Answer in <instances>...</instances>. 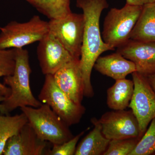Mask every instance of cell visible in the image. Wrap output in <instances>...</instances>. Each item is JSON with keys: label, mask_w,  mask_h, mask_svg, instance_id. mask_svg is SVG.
Returning <instances> with one entry per match:
<instances>
[{"label": "cell", "mask_w": 155, "mask_h": 155, "mask_svg": "<svg viewBox=\"0 0 155 155\" xmlns=\"http://www.w3.org/2000/svg\"><path fill=\"white\" fill-rule=\"evenodd\" d=\"M76 6L83 11L84 28L79 65L84 83V96L94 95L91 83V72L97 59L102 53L114 48L103 40L100 28L101 15L109 7L107 0H77Z\"/></svg>", "instance_id": "6da1fadb"}, {"label": "cell", "mask_w": 155, "mask_h": 155, "mask_svg": "<svg viewBox=\"0 0 155 155\" xmlns=\"http://www.w3.org/2000/svg\"><path fill=\"white\" fill-rule=\"evenodd\" d=\"M16 65L12 75L4 77V84L11 90L10 94L0 105V114L9 115L18 108L29 106L37 108L42 103L33 95L30 86L31 70L28 51L15 48Z\"/></svg>", "instance_id": "7a4b0ae2"}, {"label": "cell", "mask_w": 155, "mask_h": 155, "mask_svg": "<svg viewBox=\"0 0 155 155\" xmlns=\"http://www.w3.org/2000/svg\"><path fill=\"white\" fill-rule=\"evenodd\" d=\"M39 138L52 145L61 144L73 137L69 126L47 104L37 108H20Z\"/></svg>", "instance_id": "3957f363"}, {"label": "cell", "mask_w": 155, "mask_h": 155, "mask_svg": "<svg viewBox=\"0 0 155 155\" xmlns=\"http://www.w3.org/2000/svg\"><path fill=\"white\" fill-rule=\"evenodd\" d=\"M142 8L126 4L120 9L111 8L103 24L102 37L104 42L114 49L127 42Z\"/></svg>", "instance_id": "277c9868"}, {"label": "cell", "mask_w": 155, "mask_h": 155, "mask_svg": "<svg viewBox=\"0 0 155 155\" xmlns=\"http://www.w3.org/2000/svg\"><path fill=\"white\" fill-rule=\"evenodd\" d=\"M0 30V49L21 48L39 41L49 32L48 22L37 15L23 23L11 21Z\"/></svg>", "instance_id": "5b68a950"}, {"label": "cell", "mask_w": 155, "mask_h": 155, "mask_svg": "<svg viewBox=\"0 0 155 155\" xmlns=\"http://www.w3.org/2000/svg\"><path fill=\"white\" fill-rule=\"evenodd\" d=\"M38 98L42 104L48 105L69 127L79 123L86 111L81 104L74 102L58 87L53 75H45Z\"/></svg>", "instance_id": "8992f818"}, {"label": "cell", "mask_w": 155, "mask_h": 155, "mask_svg": "<svg viewBox=\"0 0 155 155\" xmlns=\"http://www.w3.org/2000/svg\"><path fill=\"white\" fill-rule=\"evenodd\" d=\"M83 14L72 12L63 18L50 19L49 32L52 34L73 58L80 59L84 28Z\"/></svg>", "instance_id": "52a82bcc"}, {"label": "cell", "mask_w": 155, "mask_h": 155, "mask_svg": "<svg viewBox=\"0 0 155 155\" xmlns=\"http://www.w3.org/2000/svg\"><path fill=\"white\" fill-rule=\"evenodd\" d=\"M134 89L129 107L136 117L143 135L155 118V92L146 76L138 72L132 73Z\"/></svg>", "instance_id": "ba28073f"}, {"label": "cell", "mask_w": 155, "mask_h": 155, "mask_svg": "<svg viewBox=\"0 0 155 155\" xmlns=\"http://www.w3.org/2000/svg\"><path fill=\"white\" fill-rule=\"evenodd\" d=\"M98 121L103 134L110 140L142 137L138 121L131 110L107 112Z\"/></svg>", "instance_id": "9c48e42d"}, {"label": "cell", "mask_w": 155, "mask_h": 155, "mask_svg": "<svg viewBox=\"0 0 155 155\" xmlns=\"http://www.w3.org/2000/svg\"><path fill=\"white\" fill-rule=\"evenodd\" d=\"M37 54L41 72L45 75H54L75 59L50 32L39 41Z\"/></svg>", "instance_id": "30bf717a"}, {"label": "cell", "mask_w": 155, "mask_h": 155, "mask_svg": "<svg viewBox=\"0 0 155 155\" xmlns=\"http://www.w3.org/2000/svg\"><path fill=\"white\" fill-rule=\"evenodd\" d=\"M50 143L39 138L28 122L6 143L4 155H47Z\"/></svg>", "instance_id": "8fae6325"}, {"label": "cell", "mask_w": 155, "mask_h": 155, "mask_svg": "<svg viewBox=\"0 0 155 155\" xmlns=\"http://www.w3.org/2000/svg\"><path fill=\"white\" fill-rule=\"evenodd\" d=\"M116 51L132 61L138 73L145 76L155 73V42L129 39Z\"/></svg>", "instance_id": "7c38bea8"}, {"label": "cell", "mask_w": 155, "mask_h": 155, "mask_svg": "<svg viewBox=\"0 0 155 155\" xmlns=\"http://www.w3.org/2000/svg\"><path fill=\"white\" fill-rule=\"evenodd\" d=\"M79 60L73 59L53 75L58 87L78 104H81L84 96V83Z\"/></svg>", "instance_id": "4fadbf2b"}, {"label": "cell", "mask_w": 155, "mask_h": 155, "mask_svg": "<svg viewBox=\"0 0 155 155\" xmlns=\"http://www.w3.org/2000/svg\"><path fill=\"white\" fill-rule=\"evenodd\" d=\"M94 68L103 75L115 80L125 78L129 74L136 72L135 64L116 51L111 54L99 57Z\"/></svg>", "instance_id": "5bb4252c"}, {"label": "cell", "mask_w": 155, "mask_h": 155, "mask_svg": "<svg viewBox=\"0 0 155 155\" xmlns=\"http://www.w3.org/2000/svg\"><path fill=\"white\" fill-rule=\"evenodd\" d=\"M91 121L94 127L78 144L75 155H103L107 149L110 140L103 134L98 120L93 118Z\"/></svg>", "instance_id": "9a60e30c"}, {"label": "cell", "mask_w": 155, "mask_h": 155, "mask_svg": "<svg viewBox=\"0 0 155 155\" xmlns=\"http://www.w3.org/2000/svg\"><path fill=\"white\" fill-rule=\"evenodd\" d=\"M130 39L155 42V2L143 6Z\"/></svg>", "instance_id": "2e32d148"}, {"label": "cell", "mask_w": 155, "mask_h": 155, "mask_svg": "<svg viewBox=\"0 0 155 155\" xmlns=\"http://www.w3.org/2000/svg\"><path fill=\"white\" fill-rule=\"evenodd\" d=\"M134 89L133 80L125 78L116 80L114 85L107 91L108 107L114 110H125L129 106Z\"/></svg>", "instance_id": "e0dca14e"}, {"label": "cell", "mask_w": 155, "mask_h": 155, "mask_svg": "<svg viewBox=\"0 0 155 155\" xmlns=\"http://www.w3.org/2000/svg\"><path fill=\"white\" fill-rule=\"evenodd\" d=\"M50 19L66 17L72 13L70 0H25Z\"/></svg>", "instance_id": "ac0fdd59"}, {"label": "cell", "mask_w": 155, "mask_h": 155, "mask_svg": "<svg viewBox=\"0 0 155 155\" xmlns=\"http://www.w3.org/2000/svg\"><path fill=\"white\" fill-rule=\"evenodd\" d=\"M27 122V117L22 113L13 116L0 114V155H3L8 140L17 134Z\"/></svg>", "instance_id": "d6986e66"}, {"label": "cell", "mask_w": 155, "mask_h": 155, "mask_svg": "<svg viewBox=\"0 0 155 155\" xmlns=\"http://www.w3.org/2000/svg\"><path fill=\"white\" fill-rule=\"evenodd\" d=\"M155 155V118L130 155Z\"/></svg>", "instance_id": "ffe728a7"}, {"label": "cell", "mask_w": 155, "mask_h": 155, "mask_svg": "<svg viewBox=\"0 0 155 155\" xmlns=\"http://www.w3.org/2000/svg\"><path fill=\"white\" fill-rule=\"evenodd\" d=\"M15 65V48L0 49V78L12 75ZM0 89L10 94V88L1 82Z\"/></svg>", "instance_id": "44dd1931"}, {"label": "cell", "mask_w": 155, "mask_h": 155, "mask_svg": "<svg viewBox=\"0 0 155 155\" xmlns=\"http://www.w3.org/2000/svg\"><path fill=\"white\" fill-rule=\"evenodd\" d=\"M140 138H130L110 140L103 155H130Z\"/></svg>", "instance_id": "7402d4cb"}, {"label": "cell", "mask_w": 155, "mask_h": 155, "mask_svg": "<svg viewBox=\"0 0 155 155\" xmlns=\"http://www.w3.org/2000/svg\"><path fill=\"white\" fill-rule=\"evenodd\" d=\"M84 132L82 131L62 144L52 145V147L48 150L47 155H75L78 143Z\"/></svg>", "instance_id": "603a6c76"}, {"label": "cell", "mask_w": 155, "mask_h": 155, "mask_svg": "<svg viewBox=\"0 0 155 155\" xmlns=\"http://www.w3.org/2000/svg\"><path fill=\"white\" fill-rule=\"evenodd\" d=\"M126 4L134 6H143L147 4L155 2V0H126Z\"/></svg>", "instance_id": "cb8c5ba5"}, {"label": "cell", "mask_w": 155, "mask_h": 155, "mask_svg": "<svg viewBox=\"0 0 155 155\" xmlns=\"http://www.w3.org/2000/svg\"><path fill=\"white\" fill-rule=\"evenodd\" d=\"M149 82L155 92V73L146 76Z\"/></svg>", "instance_id": "d4e9b609"}, {"label": "cell", "mask_w": 155, "mask_h": 155, "mask_svg": "<svg viewBox=\"0 0 155 155\" xmlns=\"http://www.w3.org/2000/svg\"><path fill=\"white\" fill-rule=\"evenodd\" d=\"M8 96V94L5 92L0 89V105L2 102L5 101L6 98Z\"/></svg>", "instance_id": "484cf974"}]
</instances>
